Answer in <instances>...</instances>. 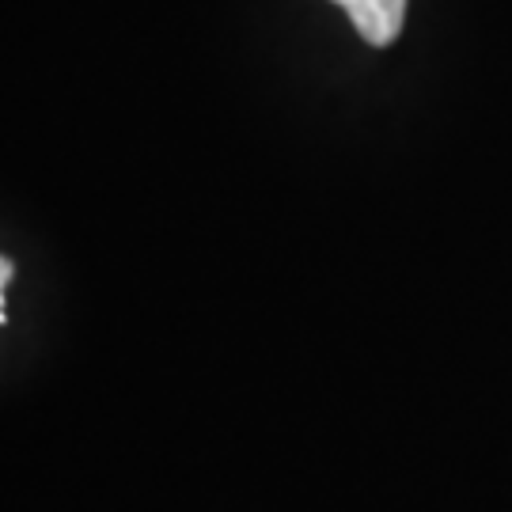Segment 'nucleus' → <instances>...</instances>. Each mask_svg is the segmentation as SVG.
Masks as SVG:
<instances>
[{
    "label": "nucleus",
    "mask_w": 512,
    "mask_h": 512,
    "mask_svg": "<svg viewBox=\"0 0 512 512\" xmlns=\"http://www.w3.org/2000/svg\"><path fill=\"white\" fill-rule=\"evenodd\" d=\"M342 4L368 46H391L406 23V0H334Z\"/></svg>",
    "instance_id": "f257e3e1"
},
{
    "label": "nucleus",
    "mask_w": 512,
    "mask_h": 512,
    "mask_svg": "<svg viewBox=\"0 0 512 512\" xmlns=\"http://www.w3.org/2000/svg\"><path fill=\"white\" fill-rule=\"evenodd\" d=\"M0 296H4V266H0Z\"/></svg>",
    "instance_id": "f03ea898"
}]
</instances>
